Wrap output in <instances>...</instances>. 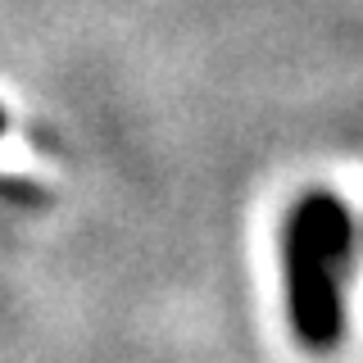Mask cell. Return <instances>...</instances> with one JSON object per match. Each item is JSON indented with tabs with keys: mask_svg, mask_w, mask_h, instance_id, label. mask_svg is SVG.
Masks as SVG:
<instances>
[{
	"mask_svg": "<svg viewBox=\"0 0 363 363\" xmlns=\"http://www.w3.org/2000/svg\"><path fill=\"white\" fill-rule=\"evenodd\" d=\"M354 255V223L350 209L327 191H313L291 209L281 232V268H286V309L304 350L327 354L345 336V281Z\"/></svg>",
	"mask_w": 363,
	"mask_h": 363,
	"instance_id": "cell-1",
	"label": "cell"
},
{
	"mask_svg": "<svg viewBox=\"0 0 363 363\" xmlns=\"http://www.w3.org/2000/svg\"><path fill=\"white\" fill-rule=\"evenodd\" d=\"M0 132H5V109H0Z\"/></svg>",
	"mask_w": 363,
	"mask_h": 363,
	"instance_id": "cell-2",
	"label": "cell"
}]
</instances>
